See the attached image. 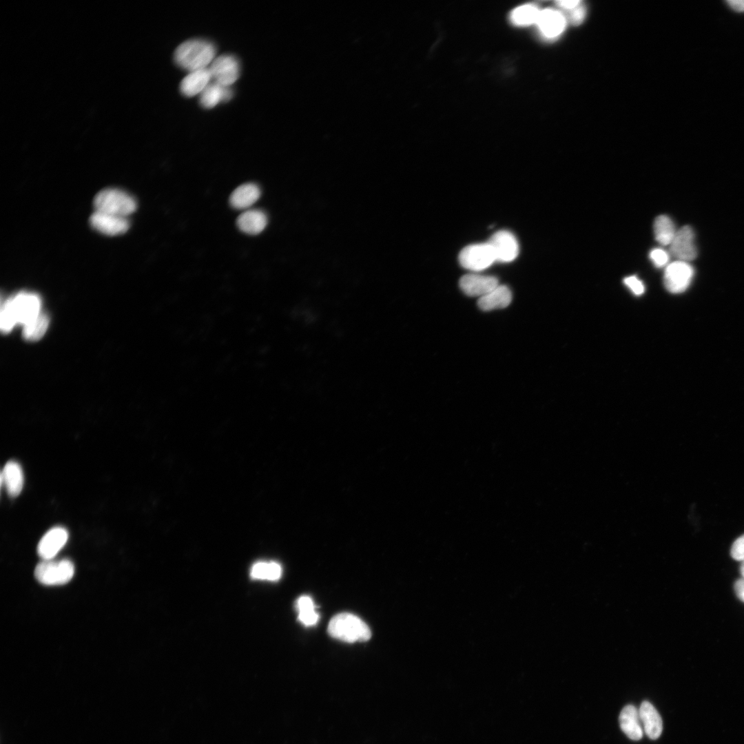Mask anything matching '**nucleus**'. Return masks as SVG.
<instances>
[{"label": "nucleus", "mask_w": 744, "mask_h": 744, "mask_svg": "<svg viewBox=\"0 0 744 744\" xmlns=\"http://www.w3.org/2000/svg\"><path fill=\"white\" fill-rule=\"evenodd\" d=\"M214 45L205 39H190L180 44L174 53V60L180 68L193 72L206 68L214 60Z\"/></svg>", "instance_id": "f257e3e1"}, {"label": "nucleus", "mask_w": 744, "mask_h": 744, "mask_svg": "<svg viewBox=\"0 0 744 744\" xmlns=\"http://www.w3.org/2000/svg\"><path fill=\"white\" fill-rule=\"evenodd\" d=\"M329 635L347 643L363 642L371 638L369 626L358 617L347 612L334 616L328 626Z\"/></svg>", "instance_id": "f03ea898"}, {"label": "nucleus", "mask_w": 744, "mask_h": 744, "mask_svg": "<svg viewBox=\"0 0 744 744\" xmlns=\"http://www.w3.org/2000/svg\"><path fill=\"white\" fill-rule=\"evenodd\" d=\"M95 211L127 217L137 208L134 198L128 193L116 188H107L99 192L94 198Z\"/></svg>", "instance_id": "7ed1b4c3"}, {"label": "nucleus", "mask_w": 744, "mask_h": 744, "mask_svg": "<svg viewBox=\"0 0 744 744\" xmlns=\"http://www.w3.org/2000/svg\"><path fill=\"white\" fill-rule=\"evenodd\" d=\"M74 574L73 563L67 559L59 561L43 560L34 569V576L41 583L47 586L63 585L69 582Z\"/></svg>", "instance_id": "20e7f679"}, {"label": "nucleus", "mask_w": 744, "mask_h": 744, "mask_svg": "<svg viewBox=\"0 0 744 744\" xmlns=\"http://www.w3.org/2000/svg\"><path fill=\"white\" fill-rule=\"evenodd\" d=\"M3 303L11 312L17 324L23 326L41 312V298L32 292H19Z\"/></svg>", "instance_id": "39448f33"}, {"label": "nucleus", "mask_w": 744, "mask_h": 744, "mask_svg": "<svg viewBox=\"0 0 744 744\" xmlns=\"http://www.w3.org/2000/svg\"><path fill=\"white\" fill-rule=\"evenodd\" d=\"M459 261L464 268L479 271L490 267L496 260L491 247L486 242L464 247L459 254Z\"/></svg>", "instance_id": "423d86ee"}, {"label": "nucleus", "mask_w": 744, "mask_h": 744, "mask_svg": "<svg viewBox=\"0 0 744 744\" xmlns=\"http://www.w3.org/2000/svg\"><path fill=\"white\" fill-rule=\"evenodd\" d=\"M693 276L694 269L688 262L676 260L666 266L664 285L671 293H681L689 287Z\"/></svg>", "instance_id": "0eeeda50"}, {"label": "nucleus", "mask_w": 744, "mask_h": 744, "mask_svg": "<svg viewBox=\"0 0 744 744\" xmlns=\"http://www.w3.org/2000/svg\"><path fill=\"white\" fill-rule=\"evenodd\" d=\"M209 70L214 82L224 86H230L238 79L240 65L235 56L223 54L214 59Z\"/></svg>", "instance_id": "6e6552de"}, {"label": "nucleus", "mask_w": 744, "mask_h": 744, "mask_svg": "<svg viewBox=\"0 0 744 744\" xmlns=\"http://www.w3.org/2000/svg\"><path fill=\"white\" fill-rule=\"evenodd\" d=\"M496 261L508 262L515 260L519 254V245L514 235L508 231L495 233L488 242Z\"/></svg>", "instance_id": "1a4fd4ad"}, {"label": "nucleus", "mask_w": 744, "mask_h": 744, "mask_svg": "<svg viewBox=\"0 0 744 744\" xmlns=\"http://www.w3.org/2000/svg\"><path fill=\"white\" fill-rule=\"evenodd\" d=\"M670 253L678 260L688 262L697 255L694 244V231L690 226H684L676 231L670 245Z\"/></svg>", "instance_id": "9d476101"}, {"label": "nucleus", "mask_w": 744, "mask_h": 744, "mask_svg": "<svg viewBox=\"0 0 744 744\" xmlns=\"http://www.w3.org/2000/svg\"><path fill=\"white\" fill-rule=\"evenodd\" d=\"M90 223L95 230L107 236L122 234L130 227L127 218L99 211L91 215Z\"/></svg>", "instance_id": "9b49d317"}, {"label": "nucleus", "mask_w": 744, "mask_h": 744, "mask_svg": "<svg viewBox=\"0 0 744 744\" xmlns=\"http://www.w3.org/2000/svg\"><path fill=\"white\" fill-rule=\"evenodd\" d=\"M68 539V533L65 528L56 526L51 528L40 539L37 546L38 555L43 560L52 559Z\"/></svg>", "instance_id": "f8f14e48"}, {"label": "nucleus", "mask_w": 744, "mask_h": 744, "mask_svg": "<svg viewBox=\"0 0 744 744\" xmlns=\"http://www.w3.org/2000/svg\"><path fill=\"white\" fill-rule=\"evenodd\" d=\"M498 285V280L495 277L475 273L464 275L459 280L461 289L469 296L480 298Z\"/></svg>", "instance_id": "ddd939ff"}, {"label": "nucleus", "mask_w": 744, "mask_h": 744, "mask_svg": "<svg viewBox=\"0 0 744 744\" xmlns=\"http://www.w3.org/2000/svg\"><path fill=\"white\" fill-rule=\"evenodd\" d=\"M536 23L543 35L548 38H555L564 30L566 19L561 12L554 9H546L540 11Z\"/></svg>", "instance_id": "4468645a"}, {"label": "nucleus", "mask_w": 744, "mask_h": 744, "mask_svg": "<svg viewBox=\"0 0 744 744\" xmlns=\"http://www.w3.org/2000/svg\"><path fill=\"white\" fill-rule=\"evenodd\" d=\"M267 223L268 217L267 214L258 209L245 210L236 220L238 229L249 235H257L261 233L265 229Z\"/></svg>", "instance_id": "2eb2a0df"}, {"label": "nucleus", "mask_w": 744, "mask_h": 744, "mask_svg": "<svg viewBox=\"0 0 744 744\" xmlns=\"http://www.w3.org/2000/svg\"><path fill=\"white\" fill-rule=\"evenodd\" d=\"M639 713L645 734L650 739L658 738L663 730L662 719L658 711L650 702L645 701L640 705Z\"/></svg>", "instance_id": "dca6fc26"}, {"label": "nucleus", "mask_w": 744, "mask_h": 744, "mask_svg": "<svg viewBox=\"0 0 744 744\" xmlns=\"http://www.w3.org/2000/svg\"><path fill=\"white\" fill-rule=\"evenodd\" d=\"M261 190L259 186L253 183L242 184L236 187L231 194L229 203L236 209H249L260 197Z\"/></svg>", "instance_id": "f3484780"}, {"label": "nucleus", "mask_w": 744, "mask_h": 744, "mask_svg": "<svg viewBox=\"0 0 744 744\" xmlns=\"http://www.w3.org/2000/svg\"><path fill=\"white\" fill-rule=\"evenodd\" d=\"M621 730L630 739L639 741L643 737V730L639 710L632 705L625 706L619 714Z\"/></svg>", "instance_id": "a211bd4d"}, {"label": "nucleus", "mask_w": 744, "mask_h": 744, "mask_svg": "<svg viewBox=\"0 0 744 744\" xmlns=\"http://www.w3.org/2000/svg\"><path fill=\"white\" fill-rule=\"evenodd\" d=\"M211 79L209 68L189 72L180 82V91L186 97L200 94Z\"/></svg>", "instance_id": "6ab92c4d"}, {"label": "nucleus", "mask_w": 744, "mask_h": 744, "mask_svg": "<svg viewBox=\"0 0 744 744\" xmlns=\"http://www.w3.org/2000/svg\"><path fill=\"white\" fill-rule=\"evenodd\" d=\"M23 474L19 464L9 461L1 473V484L5 485L8 494L15 497L21 492L23 486Z\"/></svg>", "instance_id": "aec40b11"}, {"label": "nucleus", "mask_w": 744, "mask_h": 744, "mask_svg": "<svg viewBox=\"0 0 744 744\" xmlns=\"http://www.w3.org/2000/svg\"><path fill=\"white\" fill-rule=\"evenodd\" d=\"M512 300V293L505 285H498L486 295L480 297L477 304L484 311L506 307Z\"/></svg>", "instance_id": "412c9836"}, {"label": "nucleus", "mask_w": 744, "mask_h": 744, "mask_svg": "<svg viewBox=\"0 0 744 744\" xmlns=\"http://www.w3.org/2000/svg\"><path fill=\"white\" fill-rule=\"evenodd\" d=\"M230 86H224L218 83H209L200 95V104L205 108L215 107L220 102H227L233 96Z\"/></svg>", "instance_id": "4be33fe9"}, {"label": "nucleus", "mask_w": 744, "mask_h": 744, "mask_svg": "<svg viewBox=\"0 0 744 744\" xmlns=\"http://www.w3.org/2000/svg\"><path fill=\"white\" fill-rule=\"evenodd\" d=\"M653 229L656 240L663 246L670 245L677 231L672 219L665 215L655 218Z\"/></svg>", "instance_id": "5701e85b"}, {"label": "nucleus", "mask_w": 744, "mask_h": 744, "mask_svg": "<svg viewBox=\"0 0 744 744\" xmlns=\"http://www.w3.org/2000/svg\"><path fill=\"white\" fill-rule=\"evenodd\" d=\"M282 575L281 566L275 561H258L255 563L250 570L253 579L275 581Z\"/></svg>", "instance_id": "b1692460"}, {"label": "nucleus", "mask_w": 744, "mask_h": 744, "mask_svg": "<svg viewBox=\"0 0 744 744\" xmlns=\"http://www.w3.org/2000/svg\"><path fill=\"white\" fill-rule=\"evenodd\" d=\"M48 325V316L41 312L23 326V337L30 341L39 340L46 332Z\"/></svg>", "instance_id": "393cba45"}, {"label": "nucleus", "mask_w": 744, "mask_h": 744, "mask_svg": "<svg viewBox=\"0 0 744 744\" xmlns=\"http://www.w3.org/2000/svg\"><path fill=\"white\" fill-rule=\"evenodd\" d=\"M298 612V619L306 626L315 625L319 616L316 610V606L309 596H302L298 598L296 603Z\"/></svg>", "instance_id": "a878e982"}, {"label": "nucleus", "mask_w": 744, "mask_h": 744, "mask_svg": "<svg viewBox=\"0 0 744 744\" xmlns=\"http://www.w3.org/2000/svg\"><path fill=\"white\" fill-rule=\"evenodd\" d=\"M540 11L533 5H524L515 9L511 14V21L517 25H528L537 23Z\"/></svg>", "instance_id": "bb28decb"}, {"label": "nucleus", "mask_w": 744, "mask_h": 744, "mask_svg": "<svg viewBox=\"0 0 744 744\" xmlns=\"http://www.w3.org/2000/svg\"><path fill=\"white\" fill-rule=\"evenodd\" d=\"M650 258L655 267L661 268L668 265L670 256L665 249L656 248L650 252Z\"/></svg>", "instance_id": "cd10ccee"}, {"label": "nucleus", "mask_w": 744, "mask_h": 744, "mask_svg": "<svg viewBox=\"0 0 744 744\" xmlns=\"http://www.w3.org/2000/svg\"><path fill=\"white\" fill-rule=\"evenodd\" d=\"M623 282L634 295L641 296L644 293V285L636 276H631L626 277V278H624Z\"/></svg>", "instance_id": "c85d7f7f"}, {"label": "nucleus", "mask_w": 744, "mask_h": 744, "mask_svg": "<svg viewBox=\"0 0 744 744\" xmlns=\"http://www.w3.org/2000/svg\"><path fill=\"white\" fill-rule=\"evenodd\" d=\"M731 556L736 561H744V535L738 537L732 544Z\"/></svg>", "instance_id": "c756f323"}, {"label": "nucleus", "mask_w": 744, "mask_h": 744, "mask_svg": "<svg viewBox=\"0 0 744 744\" xmlns=\"http://www.w3.org/2000/svg\"><path fill=\"white\" fill-rule=\"evenodd\" d=\"M569 11V19L572 23L579 24L583 21L585 17L586 10L584 6L581 5V3Z\"/></svg>", "instance_id": "7c9ffc66"}, {"label": "nucleus", "mask_w": 744, "mask_h": 744, "mask_svg": "<svg viewBox=\"0 0 744 744\" xmlns=\"http://www.w3.org/2000/svg\"><path fill=\"white\" fill-rule=\"evenodd\" d=\"M734 590L739 599L744 602V578L735 582Z\"/></svg>", "instance_id": "2f4dec72"}, {"label": "nucleus", "mask_w": 744, "mask_h": 744, "mask_svg": "<svg viewBox=\"0 0 744 744\" xmlns=\"http://www.w3.org/2000/svg\"><path fill=\"white\" fill-rule=\"evenodd\" d=\"M557 3L560 8L564 10H570L577 7L581 2L579 1H557Z\"/></svg>", "instance_id": "473e14b6"}, {"label": "nucleus", "mask_w": 744, "mask_h": 744, "mask_svg": "<svg viewBox=\"0 0 744 744\" xmlns=\"http://www.w3.org/2000/svg\"><path fill=\"white\" fill-rule=\"evenodd\" d=\"M726 2L734 10L744 11V0H727Z\"/></svg>", "instance_id": "72a5a7b5"}, {"label": "nucleus", "mask_w": 744, "mask_h": 744, "mask_svg": "<svg viewBox=\"0 0 744 744\" xmlns=\"http://www.w3.org/2000/svg\"><path fill=\"white\" fill-rule=\"evenodd\" d=\"M740 570H741V573L743 577L744 578V561H742Z\"/></svg>", "instance_id": "f704fd0d"}]
</instances>
